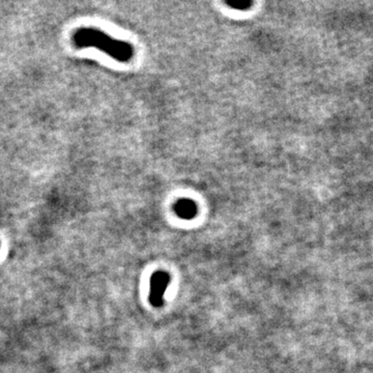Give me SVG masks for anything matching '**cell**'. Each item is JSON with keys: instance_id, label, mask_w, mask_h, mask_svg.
Instances as JSON below:
<instances>
[{"instance_id": "obj_1", "label": "cell", "mask_w": 373, "mask_h": 373, "mask_svg": "<svg viewBox=\"0 0 373 373\" xmlns=\"http://www.w3.org/2000/svg\"><path fill=\"white\" fill-rule=\"evenodd\" d=\"M77 48H96L120 63H128L134 56V48L125 41H120L95 28H79L73 34Z\"/></svg>"}, {"instance_id": "obj_2", "label": "cell", "mask_w": 373, "mask_h": 373, "mask_svg": "<svg viewBox=\"0 0 373 373\" xmlns=\"http://www.w3.org/2000/svg\"><path fill=\"white\" fill-rule=\"evenodd\" d=\"M170 283V277L166 272H155L150 279L149 302L154 307L162 306L164 295Z\"/></svg>"}, {"instance_id": "obj_4", "label": "cell", "mask_w": 373, "mask_h": 373, "mask_svg": "<svg viewBox=\"0 0 373 373\" xmlns=\"http://www.w3.org/2000/svg\"><path fill=\"white\" fill-rule=\"evenodd\" d=\"M225 4L237 11H246L249 10L253 2L252 0H225Z\"/></svg>"}, {"instance_id": "obj_3", "label": "cell", "mask_w": 373, "mask_h": 373, "mask_svg": "<svg viewBox=\"0 0 373 373\" xmlns=\"http://www.w3.org/2000/svg\"><path fill=\"white\" fill-rule=\"evenodd\" d=\"M176 216L184 220H191L197 215V204L190 198H181L173 205Z\"/></svg>"}]
</instances>
